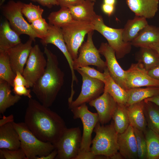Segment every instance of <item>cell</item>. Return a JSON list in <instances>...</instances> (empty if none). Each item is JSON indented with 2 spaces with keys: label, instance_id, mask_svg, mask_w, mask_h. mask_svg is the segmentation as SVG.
I'll list each match as a JSON object with an SVG mask.
<instances>
[{
  "label": "cell",
  "instance_id": "cell-19",
  "mask_svg": "<svg viewBox=\"0 0 159 159\" xmlns=\"http://www.w3.org/2000/svg\"><path fill=\"white\" fill-rule=\"evenodd\" d=\"M159 0H126L130 9L135 16L153 18L158 10Z\"/></svg>",
  "mask_w": 159,
  "mask_h": 159
},
{
  "label": "cell",
  "instance_id": "cell-30",
  "mask_svg": "<svg viewBox=\"0 0 159 159\" xmlns=\"http://www.w3.org/2000/svg\"><path fill=\"white\" fill-rule=\"evenodd\" d=\"M144 101V112L147 126L159 134V106L151 102Z\"/></svg>",
  "mask_w": 159,
  "mask_h": 159
},
{
  "label": "cell",
  "instance_id": "cell-11",
  "mask_svg": "<svg viewBox=\"0 0 159 159\" xmlns=\"http://www.w3.org/2000/svg\"><path fill=\"white\" fill-rule=\"evenodd\" d=\"M44 54L38 44L35 45L31 50L22 74L30 87H33L44 72L47 60Z\"/></svg>",
  "mask_w": 159,
  "mask_h": 159
},
{
  "label": "cell",
  "instance_id": "cell-38",
  "mask_svg": "<svg viewBox=\"0 0 159 159\" xmlns=\"http://www.w3.org/2000/svg\"><path fill=\"white\" fill-rule=\"evenodd\" d=\"M0 158L5 159H26L25 153L20 148L16 150L0 149Z\"/></svg>",
  "mask_w": 159,
  "mask_h": 159
},
{
  "label": "cell",
  "instance_id": "cell-51",
  "mask_svg": "<svg viewBox=\"0 0 159 159\" xmlns=\"http://www.w3.org/2000/svg\"><path fill=\"white\" fill-rule=\"evenodd\" d=\"M148 47H150L154 49L159 53V41L156 43L151 45Z\"/></svg>",
  "mask_w": 159,
  "mask_h": 159
},
{
  "label": "cell",
  "instance_id": "cell-16",
  "mask_svg": "<svg viewBox=\"0 0 159 159\" xmlns=\"http://www.w3.org/2000/svg\"><path fill=\"white\" fill-rule=\"evenodd\" d=\"M89 103L90 106L96 110L99 122L102 125L106 124L110 120L117 105V103L112 97L105 91L101 96Z\"/></svg>",
  "mask_w": 159,
  "mask_h": 159
},
{
  "label": "cell",
  "instance_id": "cell-36",
  "mask_svg": "<svg viewBox=\"0 0 159 159\" xmlns=\"http://www.w3.org/2000/svg\"><path fill=\"white\" fill-rule=\"evenodd\" d=\"M133 130L136 141L138 158L146 159V144L144 132L134 127Z\"/></svg>",
  "mask_w": 159,
  "mask_h": 159
},
{
  "label": "cell",
  "instance_id": "cell-52",
  "mask_svg": "<svg viewBox=\"0 0 159 159\" xmlns=\"http://www.w3.org/2000/svg\"><path fill=\"white\" fill-rule=\"evenodd\" d=\"M103 2L104 4L115 5L116 0H104Z\"/></svg>",
  "mask_w": 159,
  "mask_h": 159
},
{
  "label": "cell",
  "instance_id": "cell-9",
  "mask_svg": "<svg viewBox=\"0 0 159 159\" xmlns=\"http://www.w3.org/2000/svg\"><path fill=\"white\" fill-rule=\"evenodd\" d=\"M74 119H80L82 124L83 133L80 150L79 152L89 151L92 144V135L99 122L97 113H93L88 109L86 103L71 109Z\"/></svg>",
  "mask_w": 159,
  "mask_h": 159
},
{
  "label": "cell",
  "instance_id": "cell-7",
  "mask_svg": "<svg viewBox=\"0 0 159 159\" xmlns=\"http://www.w3.org/2000/svg\"><path fill=\"white\" fill-rule=\"evenodd\" d=\"M24 4L20 1L10 0L2 6V13L14 30L20 35H28L34 42L39 37L23 17L21 9Z\"/></svg>",
  "mask_w": 159,
  "mask_h": 159
},
{
  "label": "cell",
  "instance_id": "cell-53",
  "mask_svg": "<svg viewBox=\"0 0 159 159\" xmlns=\"http://www.w3.org/2000/svg\"><path fill=\"white\" fill-rule=\"evenodd\" d=\"M89 0L95 2L97 0Z\"/></svg>",
  "mask_w": 159,
  "mask_h": 159
},
{
  "label": "cell",
  "instance_id": "cell-3",
  "mask_svg": "<svg viewBox=\"0 0 159 159\" xmlns=\"http://www.w3.org/2000/svg\"><path fill=\"white\" fill-rule=\"evenodd\" d=\"M93 131L95 136L92 140L90 150L95 155H104L110 159L118 152V134L115 129L113 122L105 125L98 122Z\"/></svg>",
  "mask_w": 159,
  "mask_h": 159
},
{
  "label": "cell",
  "instance_id": "cell-40",
  "mask_svg": "<svg viewBox=\"0 0 159 159\" xmlns=\"http://www.w3.org/2000/svg\"><path fill=\"white\" fill-rule=\"evenodd\" d=\"M107 157L103 155H96L91 150L79 152L75 159H107Z\"/></svg>",
  "mask_w": 159,
  "mask_h": 159
},
{
  "label": "cell",
  "instance_id": "cell-50",
  "mask_svg": "<svg viewBox=\"0 0 159 159\" xmlns=\"http://www.w3.org/2000/svg\"><path fill=\"white\" fill-rule=\"evenodd\" d=\"M110 159H124V158L121 154L119 152H118L112 156Z\"/></svg>",
  "mask_w": 159,
  "mask_h": 159
},
{
  "label": "cell",
  "instance_id": "cell-26",
  "mask_svg": "<svg viewBox=\"0 0 159 159\" xmlns=\"http://www.w3.org/2000/svg\"><path fill=\"white\" fill-rule=\"evenodd\" d=\"M148 24L145 18L138 16L128 20L122 28L123 40L130 43L137 36L139 32Z\"/></svg>",
  "mask_w": 159,
  "mask_h": 159
},
{
  "label": "cell",
  "instance_id": "cell-46",
  "mask_svg": "<svg viewBox=\"0 0 159 159\" xmlns=\"http://www.w3.org/2000/svg\"><path fill=\"white\" fill-rule=\"evenodd\" d=\"M147 72L152 78L159 81V64L147 71Z\"/></svg>",
  "mask_w": 159,
  "mask_h": 159
},
{
  "label": "cell",
  "instance_id": "cell-1",
  "mask_svg": "<svg viewBox=\"0 0 159 159\" xmlns=\"http://www.w3.org/2000/svg\"><path fill=\"white\" fill-rule=\"evenodd\" d=\"M24 122L38 139L54 145L67 128L59 115L32 98L29 100Z\"/></svg>",
  "mask_w": 159,
  "mask_h": 159
},
{
  "label": "cell",
  "instance_id": "cell-54",
  "mask_svg": "<svg viewBox=\"0 0 159 159\" xmlns=\"http://www.w3.org/2000/svg\"></svg>",
  "mask_w": 159,
  "mask_h": 159
},
{
  "label": "cell",
  "instance_id": "cell-41",
  "mask_svg": "<svg viewBox=\"0 0 159 159\" xmlns=\"http://www.w3.org/2000/svg\"><path fill=\"white\" fill-rule=\"evenodd\" d=\"M13 91L15 95L20 96H24L27 97L29 99L32 97L31 94V90L24 86H15Z\"/></svg>",
  "mask_w": 159,
  "mask_h": 159
},
{
  "label": "cell",
  "instance_id": "cell-43",
  "mask_svg": "<svg viewBox=\"0 0 159 159\" xmlns=\"http://www.w3.org/2000/svg\"><path fill=\"white\" fill-rule=\"evenodd\" d=\"M85 0H57L61 7L69 8L82 3Z\"/></svg>",
  "mask_w": 159,
  "mask_h": 159
},
{
  "label": "cell",
  "instance_id": "cell-31",
  "mask_svg": "<svg viewBox=\"0 0 159 159\" xmlns=\"http://www.w3.org/2000/svg\"><path fill=\"white\" fill-rule=\"evenodd\" d=\"M112 118L115 129L118 134L124 132L130 125L127 106L123 104H117Z\"/></svg>",
  "mask_w": 159,
  "mask_h": 159
},
{
  "label": "cell",
  "instance_id": "cell-18",
  "mask_svg": "<svg viewBox=\"0 0 159 159\" xmlns=\"http://www.w3.org/2000/svg\"><path fill=\"white\" fill-rule=\"evenodd\" d=\"M119 152L124 159H138L136 141L133 127L130 124L123 132L118 134Z\"/></svg>",
  "mask_w": 159,
  "mask_h": 159
},
{
  "label": "cell",
  "instance_id": "cell-39",
  "mask_svg": "<svg viewBox=\"0 0 159 159\" xmlns=\"http://www.w3.org/2000/svg\"><path fill=\"white\" fill-rule=\"evenodd\" d=\"M77 69L80 70L90 77L100 80L104 83L105 77L104 72L102 73L94 68L88 66L83 67Z\"/></svg>",
  "mask_w": 159,
  "mask_h": 159
},
{
  "label": "cell",
  "instance_id": "cell-8",
  "mask_svg": "<svg viewBox=\"0 0 159 159\" xmlns=\"http://www.w3.org/2000/svg\"><path fill=\"white\" fill-rule=\"evenodd\" d=\"M82 135L79 127L65 130L55 145L57 151V159H75L80 150Z\"/></svg>",
  "mask_w": 159,
  "mask_h": 159
},
{
  "label": "cell",
  "instance_id": "cell-32",
  "mask_svg": "<svg viewBox=\"0 0 159 159\" xmlns=\"http://www.w3.org/2000/svg\"><path fill=\"white\" fill-rule=\"evenodd\" d=\"M57 11L51 12L48 17L49 24L62 28L74 20L68 8L62 7Z\"/></svg>",
  "mask_w": 159,
  "mask_h": 159
},
{
  "label": "cell",
  "instance_id": "cell-23",
  "mask_svg": "<svg viewBox=\"0 0 159 159\" xmlns=\"http://www.w3.org/2000/svg\"><path fill=\"white\" fill-rule=\"evenodd\" d=\"M20 35L11 27L7 20L4 21L0 27V51H7L21 43Z\"/></svg>",
  "mask_w": 159,
  "mask_h": 159
},
{
  "label": "cell",
  "instance_id": "cell-33",
  "mask_svg": "<svg viewBox=\"0 0 159 159\" xmlns=\"http://www.w3.org/2000/svg\"><path fill=\"white\" fill-rule=\"evenodd\" d=\"M144 133L146 144V159H158L159 134L148 128Z\"/></svg>",
  "mask_w": 159,
  "mask_h": 159
},
{
  "label": "cell",
  "instance_id": "cell-22",
  "mask_svg": "<svg viewBox=\"0 0 159 159\" xmlns=\"http://www.w3.org/2000/svg\"><path fill=\"white\" fill-rule=\"evenodd\" d=\"M95 2L85 0L82 4L68 8L73 19L92 23L97 15L94 10Z\"/></svg>",
  "mask_w": 159,
  "mask_h": 159
},
{
  "label": "cell",
  "instance_id": "cell-48",
  "mask_svg": "<svg viewBox=\"0 0 159 159\" xmlns=\"http://www.w3.org/2000/svg\"><path fill=\"white\" fill-rule=\"evenodd\" d=\"M14 121V116L12 115H11L7 117L4 116L0 120V126L9 122H12Z\"/></svg>",
  "mask_w": 159,
  "mask_h": 159
},
{
  "label": "cell",
  "instance_id": "cell-20",
  "mask_svg": "<svg viewBox=\"0 0 159 159\" xmlns=\"http://www.w3.org/2000/svg\"><path fill=\"white\" fill-rule=\"evenodd\" d=\"M13 122L0 126V149L16 150L20 148L19 136Z\"/></svg>",
  "mask_w": 159,
  "mask_h": 159
},
{
  "label": "cell",
  "instance_id": "cell-25",
  "mask_svg": "<svg viewBox=\"0 0 159 159\" xmlns=\"http://www.w3.org/2000/svg\"><path fill=\"white\" fill-rule=\"evenodd\" d=\"M105 80L104 91L108 93L119 104L126 105L128 94L125 90L116 83L110 76L106 68L104 70Z\"/></svg>",
  "mask_w": 159,
  "mask_h": 159
},
{
  "label": "cell",
  "instance_id": "cell-47",
  "mask_svg": "<svg viewBox=\"0 0 159 159\" xmlns=\"http://www.w3.org/2000/svg\"><path fill=\"white\" fill-rule=\"evenodd\" d=\"M57 154V151L55 148L52 151L46 156L37 157L35 159H54L55 158Z\"/></svg>",
  "mask_w": 159,
  "mask_h": 159
},
{
  "label": "cell",
  "instance_id": "cell-21",
  "mask_svg": "<svg viewBox=\"0 0 159 159\" xmlns=\"http://www.w3.org/2000/svg\"><path fill=\"white\" fill-rule=\"evenodd\" d=\"M159 41V27L147 25L130 42L136 47H149Z\"/></svg>",
  "mask_w": 159,
  "mask_h": 159
},
{
  "label": "cell",
  "instance_id": "cell-15",
  "mask_svg": "<svg viewBox=\"0 0 159 159\" xmlns=\"http://www.w3.org/2000/svg\"><path fill=\"white\" fill-rule=\"evenodd\" d=\"M100 54L105 59V63L110 74L114 81L127 90L126 87V73L117 60L114 50L107 43L102 42L99 49Z\"/></svg>",
  "mask_w": 159,
  "mask_h": 159
},
{
  "label": "cell",
  "instance_id": "cell-12",
  "mask_svg": "<svg viewBox=\"0 0 159 159\" xmlns=\"http://www.w3.org/2000/svg\"><path fill=\"white\" fill-rule=\"evenodd\" d=\"M76 70L82 77V85L80 93L78 97L69 104V108L70 109L89 102L99 97L104 91L105 84L103 82L91 78L78 69Z\"/></svg>",
  "mask_w": 159,
  "mask_h": 159
},
{
  "label": "cell",
  "instance_id": "cell-4",
  "mask_svg": "<svg viewBox=\"0 0 159 159\" xmlns=\"http://www.w3.org/2000/svg\"><path fill=\"white\" fill-rule=\"evenodd\" d=\"M18 132L21 142V147L26 159H35L37 157L46 156L55 148L51 143L41 140L29 130L24 122H13Z\"/></svg>",
  "mask_w": 159,
  "mask_h": 159
},
{
  "label": "cell",
  "instance_id": "cell-14",
  "mask_svg": "<svg viewBox=\"0 0 159 159\" xmlns=\"http://www.w3.org/2000/svg\"><path fill=\"white\" fill-rule=\"evenodd\" d=\"M126 71L127 90L143 87H159V81L151 77L147 71L139 63L132 64Z\"/></svg>",
  "mask_w": 159,
  "mask_h": 159
},
{
  "label": "cell",
  "instance_id": "cell-42",
  "mask_svg": "<svg viewBox=\"0 0 159 159\" xmlns=\"http://www.w3.org/2000/svg\"><path fill=\"white\" fill-rule=\"evenodd\" d=\"M15 86H24L28 88H30L26 79L22 74L18 71L16 72L13 81V87Z\"/></svg>",
  "mask_w": 159,
  "mask_h": 159
},
{
  "label": "cell",
  "instance_id": "cell-29",
  "mask_svg": "<svg viewBox=\"0 0 159 159\" xmlns=\"http://www.w3.org/2000/svg\"><path fill=\"white\" fill-rule=\"evenodd\" d=\"M128 98L126 106L141 102L145 99L159 95V87H150L128 89Z\"/></svg>",
  "mask_w": 159,
  "mask_h": 159
},
{
  "label": "cell",
  "instance_id": "cell-6",
  "mask_svg": "<svg viewBox=\"0 0 159 159\" xmlns=\"http://www.w3.org/2000/svg\"><path fill=\"white\" fill-rule=\"evenodd\" d=\"M61 29L68 50L74 60L78 56L86 35L94 31L93 26L90 22L74 20Z\"/></svg>",
  "mask_w": 159,
  "mask_h": 159
},
{
  "label": "cell",
  "instance_id": "cell-34",
  "mask_svg": "<svg viewBox=\"0 0 159 159\" xmlns=\"http://www.w3.org/2000/svg\"><path fill=\"white\" fill-rule=\"evenodd\" d=\"M16 74L13 71L9 57L6 51H0V80L7 82L13 86Z\"/></svg>",
  "mask_w": 159,
  "mask_h": 159
},
{
  "label": "cell",
  "instance_id": "cell-13",
  "mask_svg": "<svg viewBox=\"0 0 159 159\" xmlns=\"http://www.w3.org/2000/svg\"><path fill=\"white\" fill-rule=\"evenodd\" d=\"M49 28L47 35L41 40L42 44L46 46L48 44H52L57 47L62 53L69 64L72 74V81L71 85V92H74L73 88L74 82L76 83L78 80L74 72L73 68V60L71 57L65 44L62 29L49 24Z\"/></svg>",
  "mask_w": 159,
  "mask_h": 159
},
{
  "label": "cell",
  "instance_id": "cell-44",
  "mask_svg": "<svg viewBox=\"0 0 159 159\" xmlns=\"http://www.w3.org/2000/svg\"><path fill=\"white\" fill-rule=\"evenodd\" d=\"M32 1L37 2L42 6L51 8L53 6L59 4L57 0H29Z\"/></svg>",
  "mask_w": 159,
  "mask_h": 159
},
{
  "label": "cell",
  "instance_id": "cell-37",
  "mask_svg": "<svg viewBox=\"0 0 159 159\" xmlns=\"http://www.w3.org/2000/svg\"><path fill=\"white\" fill-rule=\"evenodd\" d=\"M31 26L39 38L42 39L47 34L49 28V24L45 20L41 18L35 20L31 23Z\"/></svg>",
  "mask_w": 159,
  "mask_h": 159
},
{
  "label": "cell",
  "instance_id": "cell-17",
  "mask_svg": "<svg viewBox=\"0 0 159 159\" xmlns=\"http://www.w3.org/2000/svg\"><path fill=\"white\" fill-rule=\"evenodd\" d=\"M33 40L30 38L24 43L21 42L10 49L7 52L11 65L14 72L22 74L31 50Z\"/></svg>",
  "mask_w": 159,
  "mask_h": 159
},
{
  "label": "cell",
  "instance_id": "cell-45",
  "mask_svg": "<svg viewBox=\"0 0 159 159\" xmlns=\"http://www.w3.org/2000/svg\"><path fill=\"white\" fill-rule=\"evenodd\" d=\"M115 6V5L103 3L102 6V10L105 14L109 16H110L114 12Z\"/></svg>",
  "mask_w": 159,
  "mask_h": 159
},
{
  "label": "cell",
  "instance_id": "cell-24",
  "mask_svg": "<svg viewBox=\"0 0 159 159\" xmlns=\"http://www.w3.org/2000/svg\"><path fill=\"white\" fill-rule=\"evenodd\" d=\"M144 102L142 101L127 106L130 124L143 131L147 129V123L144 112Z\"/></svg>",
  "mask_w": 159,
  "mask_h": 159
},
{
  "label": "cell",
  "instance_id": "cell-10",
  "mask_svg": "<svg viewBox=\"0 0 159 159\" xmlns=\"http://www.w3.org/2000/svg\"><path fill=\"white\" fill-rule=\"evenodd\" d=\"M93 31H91L87 34L86 41L80 47L77 57L73 60L74 70L90 65L96 67L101 71L107 68L105 62L101 58L99 49L94 44L92 38Z\"/></svg>",
  "mask_w": 159,
  "mask_h": 159
},
{
  "label": "cell",
  "instance_id": "cell-49",
  "mask_svg": "<svg viewBox=\"0 0 159 159\" xmlns=\"http://www.w3.org/2000/svg\"><path fill=\"white\" fill-rule=\"evenodd\" d=\"M144 100L151 102L159 106V95L145 99Z\"/></svg>",
  "mask_w": 159,
  "mask_h": 159
},
{
  "label": "cell",
  "instance_id": "cell-35",
  "mask_svg": "<svg viewBox=\"0 0 159 159\" xmlns=\"http://www.w3.org/2000/svg\"><path fill=\"white\" fill-rule=\"evenodd\" d=\"M44 11V9L39 6L33 4L31 2L28 4L24 3L21 9L23 14L30 23L42 18Z\"/></svg>",
  "mask_w": 159,
  "mask_h": 159
},
{
  "label": "cell",
  "instance_id": "cell-28",
  "mask_svg": "<svg viewBox=\"0 0 159 159\" xmlns=\"http://www.w3.org/2000/svg\"><path fill=\"white\" fill-rule=\"evenodd\" d=\"M11 86L6 81L0 80V113L3 114L6 109L14 105L21 99V96L11 93Z\"/></svg>",
  "mask_w": 159,
  "mask_h": 159
},
{
  "label": "cell",
  "instance_id": "cell-2",
  "mask_svg": "<svg viewBox=\"0 0 159 159\" xmlns=\"http://www.w3.org/2000/svg\"><path fill=\"white\" fill-rule=\"evenodd\" d=\"M44 52L47 58L45 71L33 86L32 91L42 104L49 107L63 85L64 74L59 67L56 56L46 46Z\"/></svg>",
  "mask_w": 159,
  "mask_h": 159
},
{
  "label": "cell",
  "instance_id": "cell-27",
  "mask_svg": "<svg viewBox=\"0 0 159 159\" xmlns=\"http://www.w3.org/2000/svg\"><path fill=\"white\" fill-rule=\"evenodd\" d=\"M135 58L147 71L159 64V53L150 47H140Z\"/></svg>",
  "mask_w": 159,
  "mask_h": 159
},
{
  "label": "cell",
  "instance_id": "cell-5",
  "mask_svg": "<svg viewBox=\"0 0 159 159\" xmlns=\"http://www.w3.org/2000/svg\"><path fill=\"white\" fill-rule=\"evenodd\" d=\"M92 23L94 30L100 33L107 39V43L115 51L117 59L122 58L130 53L132 45L130 43L123 40L122 29L114 28L107 26L102 16L98 15Z\"/></svg>",
  "mask_w": 159,
  "mask_h": 159
}]
</instances>
